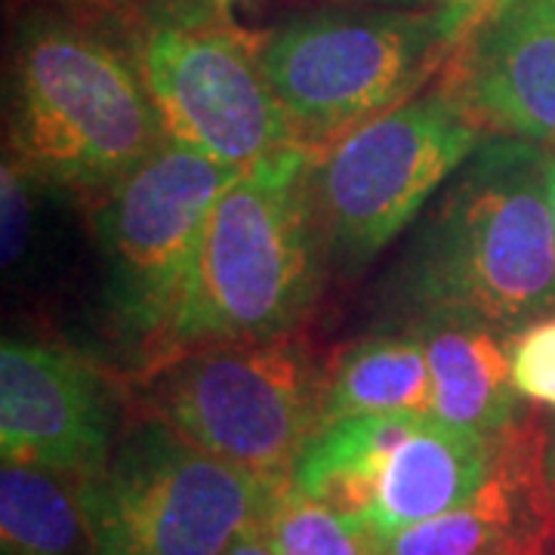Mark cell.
Segmentation results:
<instances>
[{
    "label": "cell",
    "mask_w": 555,
    "mask_h": 555,
    "mask_svg": "<svg viewBox=\"0 0 555 555\" xmlns=\"http://www.w3.org/2000/svg\"><path fill=\"white\" fill-rule=\"evenodd\" d=\"M550 152L537 142L485 137L386 281L389 324L476 315L521 331L555 315V219Z\"/></svg>",
    "instance_id": "cell-1"
},
{
    "label": "cell",
    "mask_w": 555,
    "mask_h": 555,
    "mask_svg": "<svg viewBox=\"0 0 555 555\" xmlns=\"http://www.w3.org/2000/svg\"><path fill=\"white\" fill-rule=\"evenodd\" d=\"M312 173L315 152L287 145L225 185L204 219L167 361L217 343L287 337L312 312L331 269Z\"/></svg>",
    "instance_id": "cell-2"
},
{
    "label": "cell",
    "mask_w": 555,
    "mask_h": 555,
    "mask_svg": "<svg viewBox=\"0 0 555 555\" xmlns=\"http://www.w3.org/2000/svg\"><path fill=\"white\" fill-rule=\"evenodd\" d=\"M160 142L137 62L50 10L22 16L10 68L13 158L60 192L102 198Z\"/></svg>",
    "instance_id": "cell-3"
},
{
    "label": "cell",
    "mask_w": 555,
    "mask_h": 555,
    "mask_svg": "<svg viewBox=\"0 0 555 555\" xmlns=\"http://www.w3.org/2000/svg\"><path fill=\"white\" fill-rule=\"evenodd\" d=\"M238 173L160 142L96 198L100 318L130 374L149 377L167 361L204 219Z\"/></svg>",
    "instance_id": "cell-4"
},
{
    "label": "cell",
    "mask_w": 555,
    "mask_h": 555,
    "mask_svg": "<svg viewBox=\"0 0 555 555\" xmlns=\"http://www.w3.org/2000/svg\"><path fill=\"white\" fill-rule=\"evenodd\" d=\"M451 53L436 7L321 10L259 40V65L294 145L315 155L414 100Z\"/></svg>",
    "instance_id": "cell-5"
},
{
    "label": "cell",
    "mask_w": 555,
    "mask_h": 555,
    "mask_svg": "<svg viewBox=\"0 0 555 555\" xmlns=\"http://www.w3.org/2000/svg\"><path fill=\"white\" fill-rule=\"evenodd\" d=\"M287 481L232 466L145 416L118 438L100 476L78 485L90 555H222Z\"/></svg>",
    "instance_id": "cell-6"
},
{
    "label": "cell",
    "mask_w": 555,
    "mask_h": 555,
    "mask_svg": "<svg viewBox=\"0 0 555 555\" xmlns=\"http://www.w3.org/2000/svg\"><path fill=\"white\" fill-rule=\"evenodd\" d=\"M133 62L164 142L232 170L294 145L259 65V40L225 16L222 0L152 3L139 20Z\"/></svg>",
    "instance_id": "cell-7"
},
{
    "label": "cell",
    "mask_w": 555,
    "mask_h": 555,
    "mask_svg": "<svg viewBox=\"0 0 555 555\" xmlns=\"http://www.w3.org/2000/svg\"><path fill=\"white\" fill-rule=\"evenodd\" d=\"M509 433L485 436L414 411L343 416L302 444L291 488L367 537H389L466 503L494 473Z\"/></svg>",
    "instance_id": "cell-8"
},
{
    "label": "cell",
    "mask_w": 555,
    "mask_h": 555,
    "mask_svg": "<svg viewBox=\"0 0 555 555\" xmlns=\"http://www.w3.org/2000/svg\"><path fill=\"white\" fill-rule=\"evenodd\" d=\"M454 90L420 93L315 155L312 195L331 269L356 275L414 222L481 145Z\"/></svg>",
    "instance_id": "cell-9"
},
{
    "label": "cell",
    "mask_w": 555,
    "mask_h": 555,
    "mask_svg": "<svg viewBox=\"0 0 555 555\" xmlns=\"http://www.w3.org/2000/svg\"><path fill=\"white\" fill-rule=\"evenodd\" d=\"M145 379L160 420L207 454L259 476L291 478L321 426L327 374L294 334L217 343L170 358Z\"/></svg>",
    "instance_id": "cell-10"
},
{
    "label": "cell",
    "mask_w": 555,
    "mask_h": 555,
    "mask_svg": "<svg viewBox=\"0 0 555 555\" xmlns=\"http://www.w3.org/2000/svg\"><path fill=\"white\" fill-rule=\"evenodd\" d=\"M118 408L100 371L68 349L7 337L0 346L3 460L87 481L115 451Z\"/></svg>",
    "instance_id": "cell-11"
},
{
    "label": "cell",
    "mask_w": 555,
    "mask_h": 555,
    "mask_svg": "<svg viewBox=\"0 0 555 555\" xmlns=\"http://www.w3.org/2000/svg\"><path fill=\"white\" fill-rule=\"evenodd\" d=\"M460 102L494 137L555 145V0H506L456 47Z\"/></svg>",
    "instance_id": "cell-12"
},
{
    "label": "cell",
    "mask_w": 555,
    "mask_h": 555,
    "mask_svg": "<svg viewBox=\"0 0 555 555\" xmlns=\"http://www.w3.org/2000/svg\"><path fill=\"white\" fill-rule=\"evenodd\" d=\"M546 433L521 420L494 473L454 509L389 537H371L374 555H521L553 543L555 509L543 481Z\"/></svg>",
    "instance_id": "cell-13"
},
{
    "label": "cell",
    "mask_w": 555,
    "mask_h": 555,
    "mask_svg": "<svg viewBox=\"0 0 555 555\" xmlns=\"http://www.w3.org/2000/svg\"><path fill=\"white\" fill-rule=\"evenodd\" d=\"M396 327H408L423 343L429 414L485 436H506L525 420L513 383L518 331L476 315H429Z\"/></svg>",
    "instance_id": "cell-14"
},
{
    "label": "cell",
    "mask_w": 555,
    "mask_h": 555,
    "mask_svg": "<svg viewBox=\"0 0 555 555\" xmlns=\"http://www.w3.org/2000/svg\"><path fill=\"white\" fill-rule=\"evenodd\" d=\"M429 414V364L408 327L349 343L327 374L321 423L361 414Z\"/></svg>",
    "instance_id": "cell-15"
},
{
    "label": "cell",
    "mask_w": 555,
    "mask_h": 555,
    "mask_svg": "<svg viewBox=\"0 0 555 555\" xmlns=\"http://www.w3.org/2000/svg\"><path fill=\"white\" fill-rule=\"evenodd\" d=\"M0 543L3 555H90L78 481L43 466L3 460Z\"/></svg>",
    "instance_id": "cell-16"
},
{
    "label": "cell",
    "mask_w": 555,
    "mask_h": 555,
    "mask_svg": "<svg viewBox=\"0 0 555 555\" xmlns=\"http://www.w3.org/2000/svg\"><path fill=\"white\" fill-rule=\"evenodd\" d=\"M257 531L278 555H374L371 537L361 528L294 491L291 481L269 503Z\"/></svg>",
    "instance_id": "cell-17"
},
{
    "label": "cell",
    "mask_w": 555,
    "mask_h": 555,
    "mask_svg": "<svg viewBox=\"0 0 555 555\" xmlns=\"http://www.w3.org/2000/svg\"><path fill=\"white\" fill-rule=\"evenodd\" d=\"M50 189L47 179L28 170L20 158L3 160L0 173V244H3V272L20 278L35 259L40 238V195Z\"/></svg>",
    "instance_id": "cell-18"
},
{
    "label": "cell",
    "mask_w": 555,
    "mask_h": 555,
    "mask_svg": "<svg viewBox=\"0 0 555 555\" xmlns=\"http://www.w3.org/2000/svg\"><path fill=\"white\" fill-rule=\"evenodd\" d=\"M513 383L531 404L555 408V315L537 318L516 334Z\"/></svg>",
    "instance_id": "cell-19"
},
{
    "label": "cell",
    "mask_w": 555,
    "mask_h": 555,
    "mask_svg": "<svg viewBox=\"0 0 555 555\" xmlns=\"http://www.w3.org/2000/svg\"><path fill=\"white\" fill-rule=\"evenodd\" d=\"M503 3L506 0H438V20H441V28H444V38L451 43V50L456 53V47Z\"/></svg>",
    "instance_id": "cell-20"
},
{
    "label": "cell",
    "mask_w": 555,
    "mask_h": 555,
    "mask_svg": "<svg viewBox=\"0 0 555 555\" xmlns=\"http://www.w3.org/2000/svg\"><path fill=\"white\" fill-rule=\"evenodd\" d=\"M222 555H278V553L269 546V543H266V540H262V537H259L257 528H254V531H244V534H241Z\"/></svg>",
    "instance_id": "cell-21"
},
{
    "label": "cell",
    "mask_w": 555,
    "mask_h": 555,
    "mask_svg": "<svg viewBox=\"0 0 555 555\" xmlns=\"http://www.w3.org/2000/svg\"><path fill=\"white\" fill-rule=\"evenodd\" d=\"M543 481H546L550 503H553L555 509V423L553 429L546 433V441H543Z\"/></svg>",
    "instance_id": "cell-22"
},
{
    "label": "cell",
    "mask_w": 555,
    "mask_h": 555,
    "mask_svg": "<svg viewBox=\"0 0 555 555\" xmlns=\"http://www.w3.org/2000/svg\"><path fill=\"white\" fill-rule=\"evenodd\" d=\"M361 3H383V7H438V0H361Z\"/></svg>",
    "instance_id": "cell-23"
},
{
    "label": "cell",
    "mask_w": 555,
    "mask_h": 555,
    "mask_svg": "<svg viewBox=\"0 0 555 555\" xmlns=\"http://www.w3.org/2000/svg\"><path fill=\"white\" fill-rule=\"evenodd\" d=\"M546 185H550V207H553L555 219V152L550 155V170H546Z\"/></svg>",
    "instance_id": "cell-24"
},
{
    "label": "cell",
    "mask_w": 555,
    "mask_h": 555,
    "mask_svg": "<svg viewBox=\"0 0 555 555\" xmlns=\"http://www.w3.org/2000/svg\"><path fill=\"white\" fill-rule=\"evenodd\" d=\"M521 555H553V553H550V543H546V546H540V550H534V553H521Z\"/></svg>",
    "instance_id": "cell-25"
},
{
    "label": "cell",
    "mask_w": 555,
    "mask_h": 555,
    "mask_svg": "<svg viewBox=\"0 0 555 555\" xmlns=\"http://www.w3.org/2000/svg\"><path fill=\"white\" fill-rule=\"evenodd\" d=\"M222 3H225V7H229V3H232V0H222Z\"/></svg>",
    "instance_id": "cell-26"
}]
</instances>
